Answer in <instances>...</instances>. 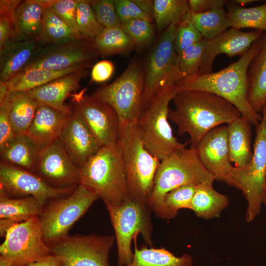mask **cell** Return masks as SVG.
<instances>
[{
  "label": "cell",
  "instance_id": "cell-1",
  "mask_svg": "<svg viewBox=\"0 0 266 266\" xmlns=\"http://www.w3.org/2000/svg\"><path fill=\"white\" fill-rule=\"evenodd\" d=\"M172 101L174 108L170 109L168 119L177 127L178 134L189 135L194 147L213 128L242 116L230 101L208 92L181 91Z\"/></svg>",
  "mask_w": 266,
  "mask_h": 266
},
{
  "label": "cell",
  "instance_id": "cell-2",
  "mask_svg": "<svg viewBox=\"0 0 266 266\" xmlns=\"http://www.w3.org/2000/svg\"><path fill=\"white\" fill-rule=\"evenodd\" d=\"M259 39L236 61L217 72L184 78L177 84L181 91H201L217 95L232 103L252 125L258 126L261 114L251 107L247 98V72L259 47Z\"/></svg>",
  "mask_w": 266,
  "mask_h": 266
},
{
  "label": "cell",
  "instance_id": "cell-3",
  "mask_svg": "<svg viewBox=\"0 0 266 266\" xmlns=\"http://www.w3.org/2000/svg\"><path fill=\"white\" fill-rule=\"evenodd\" d=\"M80 184L101 199L105 206L128 198L126 173L118 144L101 146L80 167Z\"/></svg>",
  "mask_w": 266,
  "mask_h": 266
},
{
  "label": "cell",
  "instance_id": "cell-4",
  "mask_svg": "<svg viewBox=\"0 0 266 266\" xmlns=\"http://www.w3.org/2000/svg\"><path fill=\"white\" fill-rule=\"evenodd\" d=\"M181 91L177 84L161 87L150 99L135 124L146 149L161 161L185 145L179 142L169 123V105Z\"/></svg>",
  "mask_w": 266,
  "mask_h": 266
},
{
  "label": "cell",
  "instance_id": "cell-5",
  "mask_svg": "<svg viewBox=\"0 0 266 266\" xmlns=\"http://www.w3.org/2000/svg\"><path fill=\"white\" fill-rule=\"evenodd\" d=\"M117 143L126 173L128 198L147 203L161 161L145 147L135 123L120 126Z\"/></svg>",
  "mask_w": 266,
  "mask_h": 266
},
{
  "label": "cell",
  "instance_id": "cell-6",
  "mask_svg": "<svg viewBox=\"0 0 266 266\" xmlns=\"http://www.w3.org/2000/svg\"><path fill=\"white\" fill-rule=\"evenodd\" d=\"M214 176L201 162L196 147L180 149L161 161L156 171L154 188L147 204L152 212L165 196L181 186L213 183Z\"/></svg>",
  "mask_w": 266,
  "mask_h": 266
},
{
  "label": "cell",
  "instance_id": "cell-7",
  "mask_svg": "<svg viewBox=\"0 0 266 266\" xmlns=\"http://www.w3.org/2000/svg\"><path fill=\"white\" fill-rule=\"evenodd\" d=\"M262 115V120L256 127L251 159L243 166H233L223 180L228 185L240 190L245 198L247 222L253 221L260 214L266 185V105Z\"/></svg>",
  "mask_w": 266,
  "mask_h": 266
},
{
  "label": "cell",
  "instance_id": "cell-8",
  "mask_svg": "<svg viewBox=\"0 0 266 266\" xmlns=\"http://www.w3.org/2000/svg\"><path fill=\"white\" fill-rule=\"evenodd\" d=\"M114 231L117 263L125 266L132 261V241L139 234L149 247L153 244L151 210L146 202L130 198L115 205L106 206Z\"/></svg>",
  "mask_w": 266,
  "mask_h": 266
},
{
  "label": "cell",
  "instance_id": "cell-9",
  "mask_svg": "<svg viewBox=\"0 0 266 266\" xmlns=\"http://www.w3.org/2000/svg\"><path fill=\"white\" fill-rule=\"evenodd\" d=\"M98 199L80 184L70 195L47 202L38 216L44 243L50 246L67 237L74 224Z\"/></svg>",
  "mask_w": 266,
  "mask_h": 266
},
{
  "label": "cell",
  "instance_id": "cell-10",
  "mask_svg": "<svg viewBox=\"0 0 266 266\" xmlns=\"http://www.w3.org/2000/svg\"><path fill=\"white\" fill-rule=\"evenodd\" d=\"M144 85V69L139 62L133 61L114 81L100 87L90 96L113 107L120 127L136 123L143 109Z\"/></svg>",
  "mask_w": 266,
  "mask_h": 266
},
{
  "label": "cell",
  "instance_id": "cell-11",
  "mask_svg": "<svg viewBox=\"0 0 266 266\" xmlns=\"http://www.w3.org/2000/svg\"><path fill=\"white\" fill-rule=\"evenodd\" d=\"M176 27L171 25L162 32L148 57L144 69L143 108L161 87L177 84L182 79L175 48Z\"/></svg>",
  "mask_w": 266,
  "mask_h": 266
},
{
  "label": "cell",
  "instance_id": "cell-12",
  "mask_svg": "<svg viewBox=\"0 0 266 266\" xmlns=\"http://www.w3.org/2000/svg\"><path fill=\"white\" fill-rule=\"evenodd\" d=\"M115 242L113 235L76 234L49 248L62 266H110L109 253Z\"/></svg>",
  "mask_w": 266,
  "mask_h": 266
},
{
  "label": "cell",
  "instance_id": "cell-13",
  "mask_svg": "<svg viewBox=\"0 0 266 266\" xmlns=\"http://www.w3.org/2000/svg\"><path fill=\"white\" fill-rule=\"evenodd\" d=\"M0 245V255L9 259L11 266H24L51 255L44 242L38 216L14 225Z\"/></svg>",
  "mask_w": 266,
  "mask_h": 266
},
{
  "label": "cell",
  "instance_id": "cell-14",
  "mask_svg": "<svg viewBox=\"0 0 266 266\" xmlns=\"http://www.w3.org/2000/svg\"><path fill=\"white\" fill-rule=\"evenodd\" d=\"M76 188L52 187L35 173L0 161V191L8 197L32 196L43 206L50 200L70 195Z\"/></svg>",
  "mask_w": 266,
  "mask_h": 266
},
{
  "label": "cell",
  "instance_id": "cell-15",
  "mask_svg": "<svg viewBox=\"0 0 266 266\" xmlns=\"http://www.w3.org/2000/svg\"><path fill=\"white\" fill-rule=\"evenodd\" d=\"M98 54L94 41L83 38L38 47L20 72L34 68L64 70L79 64L92 63Z\"/></svg>",
  "mask_w": 266,
  "mask_h": 266
},
{
  "label": "cell",
  "instance_id": "cell-16",
  "mask_svg": "<svg viewBox=\"0 0 266 266\" xmlns=\"http://www.w3.org/2000/svg\"><path fill=\"white\" fill-rule=\"evenodd\" d=\"M85 91L71 95L72 109L79 114L101 146L117 143L120 132L117 113L110 105L87 95Z\"/></svg>",
  "mask_w": 266,
  "mask_h": 266
},
{
  "label": "cell",
  "instance_id": "cell-17",
  "mask_svg": "<svg viewBox=\"0 0 266 266\" xmlns=\"http://www.w3.org/2000/svg\"><path fill=\"white\" fill-rule=\"evenodd\" d=\"M34 173L55 188L76 187L80 184V167L59 139L40 151Z\"/></svg>",
  "mask_w": 266,
  "mask_h": 266
},
{
  "label": "cell",
  "instance_id": "cell-18",
  "mask_svg": "<svg viewBox=\"0 0 266 266\" xmlns=\"http://www.w3.org/2000/svg\"><path fill=\"white\" fill-rule=\"evenodd\" d=\"M264 33V32L260 30L245 32L231 28L214 38L208 40L201 61L200 74L213 72L214 60L219 54H225L230 57L242 56Z\"/></svg>",
  "mask_w": 266,
  "mask_h": 266
},
{
  "label": "cell",
  "instance_id": "cell-19",
  "mask_svg": "<svg viewBox=\"0 0 266 266\" xmlns=\"http://www.w3.org/2000/svg\"><path fill=\"white\" fill-rule=\"evenodd\" d=\"M196 148L204 166L216 180L223 181L233 167L229 156L227 125L209 131Z\"/></svg>",
  "mask_w": 266,
  "mask_h": 266
},
{
  "label": "cell",
  "instance_id": "cell-20",
  "mask_svg": "<svg viewBox=\"0 0 266 266\" xmlns=\"http://www.w3.org/2000/svg\"><path fill=\"white\" fill-rule=\"evenodd\" d=\"M59 139L69 156L79 167L101 147L81 116L73 109Z\"/></svg>",
  "mask_w": 266,
  "mask_h": 266
},
{
  "label": "cell",
  "instance_id": "cell-21",
  "mask_svg": "<svg viewBox=\"0 0 266 266\" xmlns=\"http://www.w3.org/2000/svg\"><path fill=\"white\" fill-rule=\"evenodd\" d=\"M88 69H79L28 92L39 106L46 105L65 113L71 114L72 109L65 105V101L79 88L81 80L88 74Z\"/></svg>",
  "mask_w": 266,
  "mask_h": 266
},
{
  "label": "cell",
  "instance_id": "cell-22",
  "mask_svg": "<svg viewBox=\"0 0 266 266\" xmlns=\"http://www.w3.org/2000/svg\"><path fill=\"white\" fill-rule=\"evenodd\" d=\"M70 114L40 105L26 135L40 151L59 139Z\"/></svg>",
  "mask_w": 266,
  "mask_h": 266
},
{
  "label": "cell",
  "instance_id": "cell-23",
  "mask_svg": "<svg viewBox=\"0 0 266 266\" xmlns=\"http://www.w3.org/2000/svg\"><path fill=\"white\" fill-rule=\"evenodd\" d=\"M247 98L252 109L261 114L266 105V33L259 39V47L248 67Z\"/></svg>",
  "mask_w": 266,
  "mask_h": 266
},
{
  "label": "cell",
  "instance_id": "cell-24",
  "mask_svg": "<svg viewBox=\"0 0 266 266\" xmlns=\"http://www.w3.org/2000/svg\"><path fill=\"white\" fill-rule=\"evenodd\" d=\"M38 47L36 39H26L0 50V81L5 82L19 73Z\"/></svg>",
  "mask_w": 266,
  "mask_h": 266
},
{
  "label": "cell",
  "instance_id": "cell-25",
  "mask_svg": "<svg viewBox=\"0 0 266 266\" xmlns=\"http://www.w3.org/2000/svg\"><path fill=\"white\" fill-rule=\"evenodd\" d=\"M251 126L242 116L227 125L230 159L235 166H243L252 158Z\"/></svg>",
  "mask_w": 266,
  "mask_h": 266
},
{
  "label": "cell",
  "instance_id": "cell-26",
  "mask_svg": "<svg viewBox=\"0 0 266 266\" xmlns=\"http://www.w3.org/2000/svg\"><path fill=\"white\" fill-rule=\"evenodd\" d=\"M40 150L26 135H16L0 147V161L34 173Z\"/></svg>",
  "mask_w": 266,
  "mask_h": 266
},
{
  "label": "cell",
  "instance_id": "cell-27",
  "mask_svg": "<svg viewBox=\"0 0 266 266\" xmlns=\"http://www.w3.org/2000/svg\"><path fill=\"white\" fill-rule=\"evenodd\" d=\"M92 62L79 64L67 69L54 70L34 68L20 72L5 83L9 91L28 92L54 79L92 66Z\"/></svg>",
  "mask_w": 266,
  "mask_h": 266
},
{
  "label": "cell",
  "instance_id": "cell-28",
  "mask_svg": "<svg viewBox=\"0 0 266 266\" xmlns=\"http://www.w3.org/2000/svg\"><path fill=\"white\" fill-rule=\"evenodd\" d=\"M134 251L132 262L125 266H193L192 257L187 253L176 256L165 248L137 247V237L133 239Z\"/></svg>",
  "mask_w": 266,
  "mask_h": 266
},
{
  "label": "cell",
  "instance_id": "cell-29",
  "mask_svg": "<svg viewBox=\"0 0 266 266\" xmlns=\"http://www.w3.org/2000/svg\"><path fill=\"white\" fill-rule=\"evenodd\" d=\"M8 102L14 132L16 135H26L39 105L28 92L9 91Z\"/></svg>",
  "mask_w": 266,
  "mask_h": 266
},
{
  "label": "cell",
  "instance_id": "cell-30",
  "mask_svg": "<svg viewBox=\"0 0 266 266\" xmlns=\"http://www.w3.org/2000/svg\"><path fill=\"white\" fill-rule=\"evenodd\" d=\"M212 184L198 185L191 202L190 209L197 217L206 220L219 217L229 204L228 197L216 191Z\"/></svg>",
  "mask_w": 266,
  "mask_h": 266
},
{
  "label": "cell",
  "instance_id": "cell-31",
  "mask_svg": "<svg viewBox=\"0 0 266 266\" xmlns=\"http://www.w3.org/2000/svg\"><path fill=\"white\" fill-rule=\"evenodd\" d=\"M42 206L33 197L11 198L0 191V219L12 226L38 216Z\"/></svg>",
  "mask_w": 266,
  "mask_h": 266
},
{
  "label": "cell",
  "instance_id": "cell-32",
  "mask_svg": "<svg viewBox=\"0 0 266 266\" xmlns=\"http://www.w3.org/2000/svg\"><path fill=\"white\" fill-rule=\"evenodd\" d=\"M230 27L236 30L252 28L266 33V1L255 7L245 8L232 0L226 5Z\"/></svg>",
  "mask_w": 266,
  "mask_h": 266
},
{
  "label": "cell",
  "instance_id": "cell-33",
  "mask_svg": "<svg viewBox=\"0 0 266 266\" xmlns=\"http://www.w3.org/2000/svg\"><path fill=\"white\" fill-rule=\"evenodd\" d=\"M43 10L36 0L21 1L18 5L15 17L23 39L38 38L42 27Z\"/></svg>",
  "mask_w": 266,
  "mask_h": 266
},
{
  "label": "cell",
  "instance_id": "cell-34",
  "mask_svg": "<svg viewBox=\"0 0 266 266\" xmlns=\"http://www.w3.org/2000/svg\"><path fill=\"white\" fill-rule=\"evenodd\" d=\"M43 9L41 30L36 39L39 47L66 43L78 39L50 9Z\"/></svg>",
  "mask_w": 266,
  "mask_h": 266
},
{
  "label": "cell",
  "instance_id": "cell-35",
  "mask_svg": "<svg viewBox=\"0 0 266 266\" xmlns=\"http://www.w3.org/2000/svg\"><path fill=\"white\" fill-rule=\"evenodd\" d=\"M94 43L98 54L103 56L128 53L136 46L121 26L104 29Z\"/></svg>",
  "mask_w": 266,
  "mask_h": 266
},
{
  "label": "cell",
  "instance_id": "cell-36",
  "mask_svg": "<svg viewBox=\"0 0 266 266\" xmlns=\"http://www.w3.org/2000/svg\"><path fill=\"white\" fill-rule=\"evenodd\" d=\"M190 11L187 0H154L153 18L158 32L177 26Z\"/></svg>",
  "mask_w": 266,
  "mask_h": 266
},
{
  "label": "cell",
  "instance_id": "cell-37",
  "mask_svg": "<svg viewBox=\"0 0 266 266\" xmlns=\"http://www.w3.org/2000/svg\"><path fill=\"white\" fill-rule=\"evenodd\" d=\"M197 186L185 185L171 190L165 196L161 205L153 213L159 218L169 220L176 217L179 210L190 209Z\"/></svg>",
  "mask_w": 266,
  "mask_h": 266
},
{
  "label": "cell",
  "instance_id": "cell-38",
  "mask_svg": "<svg viewBox=\"0 0 266 266\" xmlns=\"http://www.w3.org/2000/svg\"><path fill=\"white\" fill-rule=\"evenodd\" d=\"M188 16L207 40L214 38L230 27L227 13L224 8L199 13L190 11Z\"/></svg>",
  "mask_w": 266,
  "mask_h": 266
},
{
  "label": "cell",
  "instance_id": "cell-39",
  "mask_svg": "<svg viewBox=\"0 0 266 266\" xmlns=\"http://www.w3.org/2000/svg\"><path fill=\"white\" fill-rule=\"evenodd\" d=\"M21 2L18 0H0V50L23 39L15 17V10Z\"/></svg>",
  "mask_w": 266,
  "mask_h": 266
},
{
  "label": "cell",
  "instance_id": "cell-40",
  "mask_svg": "<svg viewBox=\"0 0 266 266\" xmlns=\"http://www.w3.org/2000/svg\"><path fill=\"white\" fill-rule=\"evenodd\" d=\"M208 40L203 38L178 54V65L182 79L200 74L201 61Z\"/></svg>",
  "mask_w": 266,
  "mask_h": 266
},
{
  "label": "cell",
  "instance_id": "cell-41",
  "mask_svg": "<svg viewBox=\"0 0 266 266\" xmlns=\"http://www.w3.org/2000/svg\"><path fill=\"white\" fill-rule=\"evenodd\" d=\"M78 32L85 39L94 41L104 29L98 22L91 5V0H79L76 12Z\"/></svg>",
  "mask_w": 266,
  "mask_h": 266
},
{
  "label": "cell",
  "instance_id": "cell-42",
  "mask_svg": "<svg viewBox=\"0 0 266 266\" xmlns=\"http://www.w3.org/2000/svg\"><path fill=\"white\" fill-rule=\"evenodd\" d=\"M36 1L43 8L50 9L68 27L77 38H83L78 32L76 22V12L79 0Z\"/></svg>",
  "mask_w": 266,
  "mask_h": 266
},
{
  "label": "cell",
  "instance_id": "cell-43",
  "mask_svg": "<svg viewBox=\"0 0 266 266\" xmlns=\"http://www.w3.org/2000/svg\"><path fill=\"white\" fill-rule=\"evenodd\" d=\"M204 38L188 16V14L176 27L174 43L178 54L190 46Z\"/></svg>",
  "mask_w": 266,
  "mask_h": 266
},
{
  "label": "cell",
  "instance_id": "cell-44",
  "mask_svg": "<svg viewBox=\"0 0 266 266\" xmlns=\"http://www.w3.org/2000/svg\"><path fill=\"white\" fill-rule=\"evenodd\" d=\"M121 26L133 38L136 46H145L149 44L154 37V27L149 21L135 19L122 23Z\"/></svg>",
  "mask_w": 266,
  "mask_h": 266
},
{
  "label": "cell",
  "instance_id": "cell-45",
  "mask_svg": "<svg viewBox=\"0 0 266 266\" xmlns=\"http://www.w3.org/2000/svg\"><path fill=\"white\" fill-rule=\"evenodd\" d=\"M91 5L98 22L103 29L121 26L114 0H91Z\"/></svg>",
  "mask_w": 266,
  "mask_h": 266
},
{
  "label": "cell",
  "instance_id": "cell-46",
  "mask_svg": "<svg viewBox=\"0 0 266 266\" xmlns=\"http://www.w3.org/2000/svg\"><path fill=\"white\" fill-rule=\"evenodd\" d=\"M114 1L121 24L135 19L152 22L153 18L143 11L133 0H114Z\"/></svg>",
  "mask_w": 266,
  "mask_h": 266
},
{
  "label": "cell",
  "instance_id": "cell-47",
  "mask_svg": "<svg viewBox=\"0 0 266 266\" xmlns=\"http://www.w3.org/2000/svg\"><path fill=\"white\" fill-rule=\"evenodd\" d=\"M9 92L2 100H0V147L16 135L12 129L9 117Z\"/></svg>",
  "mask_w": 266,
  "mask_h": 266
},
{
  "label": "cell",
  "instance_id": "cell-48",
  "mask_svg": "<svg viewBox=\"0 0 266 266\" xmlns=\"http://www.w3.org/2000/svg\"><path fill=\"white\" fill-rule=\"evenodd\" d=\"M113 63L108 60H103L97 63L93 67L91 73V82L98 83L108 80L114 71Z\"/></svg>",
  "mask_w": 266,
  "mask_h": 266
},
{
  "label": "cell",
  "instance_id": "cell-49",
  "mask_svg": "<svg viewBox=\"0 0 266 266\" xmlns=\"http://www.w3.org/2000/svg\"><path fill=\"white\" fill-rule=\"evenodd\" d=\"M228 0H188V4L191 12L199 13L209 10L224 8Z\"/></svg>",
  "mask_w": 266,
  "mask_h": 266
},
{
  "label": "cell",
  "instance_id": "cell-50",
  "mask_svg": "<svg viewBox=\"0 0 266 266\" xmlns=\"http://www.w3.org/2000/svg\"><path fill=\"white\" fill-rule=\"evenodd\" d=\"M24 266H62V264L57 258L50 255Z\"/></svg>",
  "mask_w": 266,
  "mask_h": 266
},
{
  "label": "cell",
  "instance_id": "cell-51",
  "mask_svg": "<svg viewBox=\"0 0 266 266\" xmlns=\"http://www.w3.org/2000/svg\"><path fill=\"white\" fill-rule=\"evenodd\" d=\"M133 1L143 11L153 18L154 0H133Z\"/></svg>",
  "mask_w": 266,
  "mask_h": 266
},
{
  "label": "cell",
  "instance_id": "cell-52",
  "mask_svg": "<svg viewBox=\"0 0 266 266\" xmlns=\"http://www.w3.org/2000/svg\"><path fill=\"white\" fill-rule=\"evenodd\" d=\"M11 261L7 258L0 255V266H11Z\"/></svg>",
  "mask_w": 266,
  "mask_h": 266
},
{
  "label": "cell",
  "instance_id": "cell-53",
  "mask_svg": "<svg viewBox=\"0 0 266 266\" xmlns=\"http://www.w3.org/2000/svg\"><path fill=\"white\" fill-rule=\"evenodd\" d=\"M232 1L235 2V3L243 7V6L247 4H249V3H250L255 1H257L258 0H233Z\"/></svg>",
  "mask_w": 266,
  "mask_h": 266
},
{
  "label": "cell",
  "instance_id": "cell-54",
  "mask_svg": "<svg viewBox=\"0 0 266 266\" xmlns=\"http://www.w3.org/2000/svg\"><path fill=\"white\" fill-rule=\"evenodd\" d=\"M262 203H264L266 205V185L264 189L263 194Z\"/></svg>",
  "mask_w": 266,
  "mask_h": 266
}]
</instances>
